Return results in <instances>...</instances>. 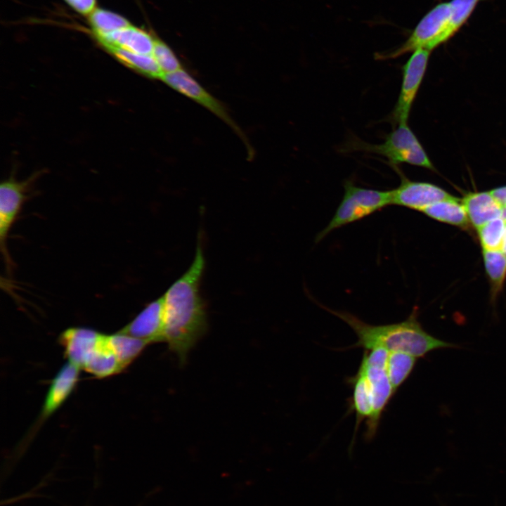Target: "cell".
<instances>
[{"label":"cell","mask_w":506,"mask_h":506,"mask_svg":"<svg viewBox=\"0 0 506 506\" xmlns=\"http://www.w3.org/2000/svg\"><path fill=\"white\" fill-rule=\"evenodd\" d=\"M193 262L163 294L164 342L183 365L190 351L208 329L200 286L205 267L200 235Z\"/></svg>","instance_id":"cell-1"},{"label":"cell","mask_w":506,"mask_h":506,"mask_svg":"<svg viewBox=\"0 0 506 506\" xmlns=\"http://www.w3.org/2000/svg\"><path fill=\"white\" fill-rule=\"evenodd\" d=\"M323 308L344 321L356 333L358 340L351 347L365 350L381 348L420 358L434 350L458 346L427 332L417 320V309L402 322L376 325L365 323L349 312Z\"/></svg>","instance_id":"cell-2"},{"label":"cell","mask_w":506,"mask_h":506,"mask_svg":"<svg viewBox=\"0 0 506 506\" xmlns=\"http://www.w3.org/2000/svg\"><path fill=\"white\" fill-rule=\"evenodd\" d=\"M347 150L374 153L388 159L389 163H406L434 170V167L418 139L407 123L392 130L380 144H370L360 140H351L344 146Z\"/></svg>","instance_id":"cell-3"},{"label":"cell","mask_w":506,"mask_h":506,"mask_svg":"<svg viewBox=\"0 0 506 506\" xmlns=\"http://www.w3.org/2000/svg\"><path fill=\"white\" fill-rule=\"evenodd\" d=\"M344 193L334 216L316 238L318 242L330 233L360 220L391 205L392 190H378L358 187L351 181L344 183Z\"/></svg>","instance_id":"cell-4"},{"label":"cell","mask_w":506,"mask_h":506,"mask_svg":"<svg viewBox=\"0 0 506 506\" xmlns=\"http://www.w3.org/2000/svg\"><path fill=\"white\" fill-rule=\"evenodd\" d=\"M388 356L389 351L384 349L365 350L359 366L368 382L372 400V415L367 422L368 438L375 434L382 414L395 393L387 371Z\"/></svg>","instance_id":"cell-5"},{"label":"cell","mask_w":506,"mask_h":506,"mask_svg":"<svg viewBox=\"0 0 506 506\" xmlns=\"http://www.w3.org/2000/svg\"><path fill=\"white\" fill-rule=\"evenodd\" d=\"M450 13V1L437 4L420 20L404 43L393 51L377 53L375 58L394 59L420 48L432 51L441 44V37L448 25Z\"/></svg>","instance_id":"cell-6"},{"label":"cell","mask_w":506,"mask_h":506,"mask_svg":"<svg viewBox=\"0 0 506 506\" xmlns=\"http://www.w3.org/2000/svg\"><path fill=\"white\" fill-rule=\"evenodd\" d=\"M431 51L417 49L402 67V83L398 100L388 117L396 127L407 123L411 108L424 77Z\"/></svg>","instance_id":"cell-7"},{"label":"cell","mask_w":506,"mask_h":506,"mask_svg":"<svg viewBox=\"0 0 506 506\" xmlns=\"http://www.w3.org/2000/svg\"><path fill=\"white\" fill-rule=\"evenodd\" d=\"M33 178L25 181H18L10 178L0 186V243L1 251L6 264L11 266V259L7 249V238L9 231L17 219Z\"/></svg>","instance_id":"cell-8"},{"label":"cell","mask_w":506,"mask_h":506,"mask_svg":"<svg viewBox=\"0 0 506 506\" xmlns=\"http://www.w3.org/2000/svg\"><path fill=\"white\" fill-rule=\"evenodd\" d=\"M80 369L67 362L58 371L51 382L39 417L30 427L25 440L34 436L41 426L56 413L74 389Z\"/></svg>","instance_id":"cell-9"},{"label":"cell","mask_w":506,"mask_h":506,"mask_svg":"<svg viewBox=\"0 0 506 506\" xmlns=\"http://www.w3.org/2000/svg\"><path fill=\"white\" fill-rule=\"evenodd\" d=\"M162 80L175 91L207 108L227 124L249 145L241 129L234 122L225 107L213 96L209 93L187 72L181 69L174 72L164 74Z\"/></svg>","instance_id":"cell-10"},{"label":"cell","mask_w":506,"mask_h":506,"mask_svg":"<svg viewBox=\"0 0 506 506\" xmlns=\"http://www.w3.org/2000/svg\"><path fill=\"white\" fill-rule=\"evenodd\" d=\"M399 174L401 181L398 188L392 190L391 205L422 212L432 204L455 197L436 185L427 182L413 181L401 172Z\"/></svg>","instance_id":"cell-11"},{"label":"cell","mask_w":506,"mask_h":506,"mask_svg":"<svg viewBox=\"0 0 506 506\" xmlns=\"http://www.w3.org/2000/svg\"><path fill=\"white\" fill-rule=\"evenodd\" d=\"M119 332L143 339L149 344L164 342L163 295L148 304Z\"/></svg>","instance_id":"cell-12"},{"label":"cell","mask_w":506,"mask_h":506,"mask_svg":"<svg viewBox=\"0 0 506 506\" xmlns=\"http://www.w3.org/2000/svg\"><path fill=\"white\" fill-rule=\"evenodd\" d=\"M102 335L103 333L91 328L73 327L63 331L58 337V342L64 349L67 361L82 370Z\"/></svg>","instance_id":"cell-13"},{"label":"cell","mask_w":506,"mask_h":506,"mask_svg":"<svg viewBox=\"0 0 506 506\" xmlns=\"http://www.w3.org/2000/svg\"><path fill=\"white\" fill-rule=\"evenodd\" d=\"M105 48H119L141 54H152L155 41L146 31L132 25L96 38Z\"/></svg>","instance_id":"cell-14"},{"label":"cell","mask_w":506,"mask_h":506,"mask_svg":"<svg viewBox=\"0 0 506 506\" xmlns=\"http://www.w3.org/2000/svg\"><path fill=\"white\" fill-rule=\"evenodd\" d=\"M461 202L469 222L476 228L489 221L503 217L504 209L489 191L469 193Z\"/></svg>","instance_id":"cell-15"},{"label":"cell","mask_w":506,"mask_h":506,"mask_svg":"<svg viewBox=\"0 0 506 506\" xmlns=\"http://www.w3.org/2000/svg\"><path fill=\"white\" fill-rule=\"evenodd\" d=\"M82 370L97 378L110 377L123 371L114 352L110 335L103 333Z\"/></svg>","instance_id":"cell-16"},{"label":"cell","mask_w":506,"mask_h":506,"mask_svg":"<svg viewBox=\"0 0 506 506\" xmlns=\"http://www.w3.org/2000/svg\"><path fill=\"white\" fill-rule=\"evenodd\" d=\"M422 212L435 220L460 227L467 226L469 222L461 200L457 197L436 202Z\"/></svg>","instance_id":"cell-17"},{"label":"cell","mask_w":506,"mask_h":506,"mask_svg":"<svg viewBox=\"0 0 506 506\" xmlns=\"http://www.w3.org/2000/svg\"><path fill=\"white\" fill-rule=\"evenodd\" d=\"M350 382L353 387L352 406L356 413L357 429L358 424L363 420L367 419L368 422L371 418L372 400L368 382L361 368Z\"/></svg>","instance_id":"cell-18"},{"label":"cell","mask_w":506,"mask_h":506,"mask_svg":"<svg viewBox=\"0 0 506 506\" xmlns=\"http://www.w3.org/2000/svg\"><path fill=\"white\" fill-rule=\"evenodd\" d=\"M106 50L129 67L149 77L162 79L164 75L153 54L136 53L119 48H110Z\"/></svg>","instance_id":"cell-19"},{"label":"cell","mask_w":506,"mask_h":506,"mask_svg":"<svg viewBox=\"0 0 506 506\" xmlns=\"http://www.w3.org/2000/svg\"><path fill=\"white\" fill-rule=\"evenodd\" d=\"M110 335L114 352L123 370L149 344L146 341L121 333L119 331Z\"/></svg>","instance_id":"cell-20"},{"label":"cell","mask_w":506,"mask_h":506,"mask_svg":"<svg viewBox=\"0 0 506 506\" xmlns=\"http://www.w3.org/2000/svg\"><path fill=\"white\" fill-rule=\"evenodd\" d=\"M89 20L96 38L103 37L131 25L120 15L97 8L89 15Z\"/></svg>","instance_id":"cell-21"},{"label":"cell","mask_w":506,"mask_h":506,"mask_svg":"<svg viewBox=\"0 0 506 506\" xmlns=\"http://www.w3.org/2000/svg\"><path fill=\"white\" fill-rule=\"evenodd\" d=\"M416 359L417 358L406 353L389 352L387 371L395 392L412 372Z\"/></svg>","instance_id":"cell-22"},{"label":"cell","mask_w":506,"mask_h":506,"mask_svg":"<svg viewBox=\"0 0 506 506\" xmlns=\"http://www.w3.org/2000/svg\"><path fill=\"white\" fill-rule=\"evenodd\" d=\"M479 0H452L451 13L446 29L441 37V44L452 37L465 23Z\"/></svg>","instance_id":"cell-23"},{"label":"cell","mask_w":506,"mask_h":506,"mask_svg":"<svg viewBox=\"0 0 506 506\" xmlns=\"http://www.w3.org/2000/svg\"><path fill=\"white\" fill-rule=\"evenodd\" d=\"M483 257L486 271L497 292L506 278V255L500 249H483Z\"/></svg>","instance_id":"cell-24"},{"label":"cell","mask_w":506,"mask_h":506,"mask_svg":"<svg viewBox=\"0 0 506 506\" xmlns=\"http://www.w3.org/2000/svg\"><path fill=\"white\" fill-rule=\"evenodd\" d=\"M505 226L503 217L486 222L477 228V233L483 249H500Z\"/></svg>","instance_id":"cell-25"},{"label":"cell","mask_w":506,"mask_h":506,"mask_svg":"<svg viewBox=\"0 0 506 506\" xmlns=\"http://www.w3.org/2000/svg\"><path fill=\"white\" fill-rule=\"evenodd\" d=\"M152 54L164 74L182 69L173 51L161 41H155Z\"/></svg>","instance_id":"cell-26"},{"label":"cell","mask_w":506,"mask_h":506,"mask_svg":"<svg viewBox=\"0 0 506 506\" xmlns=\"http://www.w3.org/2000/svg\"><path fill=\"white\" fill-rule=\"evenodd\" d=\"M76 12L89 15L96 8V0H64Z\"/></svg>","instance_id":"cell-27"},{"label":"cell","mask_w":506,"mask_h":506,"mask_svg":"<svg viewBox=\"0 0 506 506\" xmlns=\"http://www.w3.org/2000/svg\"><path fill=\"white\" fill-rule=\"evenodd\" d=\"M489 192L503 209L506 208V186L498 188Z\"/></svg>","instance_id":"cell-28"},{"label":"cell","mask_w":506,"mask_h":506,"mask_svg":"<svg viewBox=\"0 0 506 506\" xmlns=\"http://www.w3.org/2000/svg\"><path fill=\"white\" fill-rule=\"evenodd\" d=\"M505 255H506V219H505V231L504 235L500 249Z\"/></svg>","instance_id":"cell-29"},{"label":"cell","mask_w":506,"mask_h":506,"mask_svg":"<svg viewBox=\"0 0 506 506\" xmlns=\"http://www.w3.org/2000/svg\"><path fill=\"white\" fill-rule=\"evenodd\" d=\"M503 218L506 219V208L504 209Z\"/></svg>","instance_id":"cell-30"}]
</instances>
